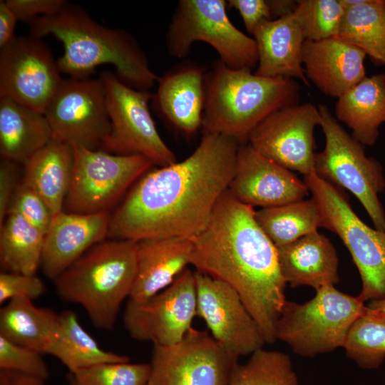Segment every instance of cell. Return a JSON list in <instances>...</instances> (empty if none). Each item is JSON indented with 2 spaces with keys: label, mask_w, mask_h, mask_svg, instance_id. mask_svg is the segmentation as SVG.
<instances>
[{
  "label": "cell",
  "mask_w": 385,
  "mask_h": 385,
  "mask_svg": "<svg viewBox=\"0 0 385 385\" xmlns=\"http://www.w3.org/2000/svg\"><path fill=\"white\" fill-rule=\"evenodd\" d=\"M239 146L228 137L202 133L185 160L152 168L135 182L111 215L108 237L138 242L198 234L228 189Z\"/></svg>",
  "instance_id": "1"
},
{
  "label": "cell",
  "mask_w": 385,
  "mask_h": 385,
  "mask_svg": "<svg viewBox=\"0 0 385 385\" xmlns=\"http://www.w3.org/2000/svg\"><path fill=\"white\" fill-rule=\"evenodd\" d=\"M190 238V265L235 289L265 342L274 343L287 300V283L277 247L257 223L254 207L239 201L227 190L205 227Z\"/></svg>",
  "instance_id": "2"
},
{
  "label": "cell",
  "mask_w": 385,
  "mask_h": 385,
  "mask_svg": "<svg viewBox=\"0 0 385 385\" xmlns=\"http://www.w3.org/2000/svg\"><path fill=\"white\" fill-rule=\"evenodd\" d=\"M28 23L30 35H51L63 43L64 52L57 63L70 77L89 78L97 67L111 64L121 81L139 91H149L159 80L130 34L97 22L78 6L67 2L57 13Z\"/></svg>",
  "instance_id": "3"
},
{
  "label": "cell",
  "mask_w": 385,
  "mask_h": 385,
  "mask_svg": "<svg viewBox=\"0 0 385 385\" xmlns=\"http://www.w3.org/2000/svg\"><path fill=\"white\" fill-rule=\"evenodd\" d=\"M204 88L202 133L222 135L242 145L267 116L297 104L299 87L294 79L263 77L219 61L205 72Z\"/></svg>",
  "instance_id": "4"
},
{
  "label": "cell",
  "mask_w": 385,
  "mask_h": 385,
  "mask_svg": "<svg viewBox=\"0 0 385 385\" xmlns=\"http://www.w3.org/2000/svg\"><path fill=\"white\" fill-rule=\"evenodd\" d=\"M136 269L137 242L112 239L91 247L53 282L61 297L81 306L95 327L112 330Z\"/></svg>",
  "instance_id": "5"
},
{
  "label": "cell",
  "mask_w": 385,
  "mask_h": 385,
  "mask_svg": "<svg viewBox=\"0 0 385 385\" xmlns=\"http://www.w3.org/2000/svg\"><path fill=\"white\" fill-rule=\"evenodd\" d=\"M364 303L334 286L319 289L303 304L286 300L277 323V340L304 357L344 348L354 323L366 311Z\"/></svg>",
  "instance_id": "6"
},
{
  "label": "cell",
  "mask_w": 385,
  "mask_h": 385,
  "mask_svg": "<svg viewBox=\"0 0 385 385\" xmlns=\"http://www.w3.org/2000/svg\"><path fill=\"white\" fill-rule=\"evenodd\" d=\"M304 181L321 212L322 227L339 237L361 277L359 297L364 302L385 298V231L371 228L354 212L339 188L314 172Z\"/></svg>",
  "instance_id": "7"
},
{
  "label": "cell",
  "mask_w": 385,
  "mask_h": 385,
  "mask_svg": "<svg viewBox=\"0 0 385 385\" xmlns=\"http://www.w3.org/2000/svg\"><path fill=\"white\" fill-rule=\"evenodd\" d=\"M323 150L315 154L314 171L327 182L348 190L359 200L374 227L385 231V212L379 199L385 190L380 163L366 156L359 142L340 125L325 105H319Z\"/></svg>",
  "instance_id": "8"
},
{
  "label": "cell",
  "mask_w": 385,
  "mask_h": 385,
  "mask_svg": "<svg viewBox=\"0 0 385 385\" xmlns=\"http://www.w3.org/2000/svg\"><path fill=\"white\" fill-rule=\"evenodd\" d=\"M226 6L224 0L179 1L166 35L170 55L185 57L195 41H203L230 68L252 71L257 67L255 41L233 25Z\"/></svg>",
  "instance_id": "9"
},
{
  "label": "cell",
  "mask_w": 385,
  "mask_h": 385,
  "mask_svg": "<svg viewBox=\"0 0 385 385\" xmlns=\"http://www.w3.org/2000/svg\"><path fill=\"white\" fill-rule=\"evenodd\" d=\"M73 148V174L63 208L66 212H108L154 166L143 155Z\"/></svg>",
  "instance_id": "10"
},
{
  "label": "cell",
  "mask_w": 385,
  "mask_h": 385,
  "mask_svg": "<svg viewBox=\"0 0 385 385\" xmlns=\"http://www.w3.org/2000/svg\"><path fill=\"white\" fill-rule=\"evenodd\" d=\"M98 78L105 88L111 125L101 150L117 155H143L158 167L177 162L150 114L149 101L153 94L130 87L111 71L101 72Z\"/></svg>",
  "instance_id": "11"
},
{
  "label": "cell",
  "mask_w": 385,
  "mask_h": 385,
  "mask_svg": "<svg viewBox=\"0 0 385 385\" xmlns=\"http://www.w3.org/2000/svg\"><path fill=\"white\" fill-rule=\"evenodd\" d=\"M44 115L52 138L72 147L101 150L111 130L105 88L99 78L64 79Z\"/></svg>",
  "instance_id": "12"
},
{
  "label": "cell",
  "mask_w": 385,
  "mask_h": 385,
  "mask_svg": "<svg viewBox=\"0 0 385 385\" xmlns=\"http://www.w3.org/2000/svg\"><path fill=\"white\" fill-rule=\"evenodd\" d=\"M239 357L192 327L178 343L154 346L149 385H225Z\"/></svg>",
  "instance_id": "13"
},
{
  "label": "cell",
  "mask_w": 385,
  "mask_h": 385,
  "mask_svg": "<svg viewBox=\"0 0 385 385\" xmlns=\"http://www.w3.org/2000/svg\"><path fill=\"white\" fill-rule=\"evenodd\" d=\"M61 73L40 38L16 36L0 48V98L44 113L63 82Z\"/></svg>",
  "instance_id": "14"
},
{
  "label": "cell",
  "mask_w": 385,
  "mask_h": 385,
  "mask_svg": "<svg viewBox=\"0 0 385 385\" xmlns=\"http://www.w3.org/2000/svg\"><path fill=\"white\" fill-rule=\"evenodd\" d=\"M196 315L195 272L186 268L170 286L150 299L142 302L128 299L123 321L133 339L168 346L183 339Z\"/></svg>",
  "instance_id": "15"
},
{
  "label": "cell",
  "mask_w": 385,
  "mask_h": 385,
  "mask_svg": "<svg viewBox=\"0 0 385 385\" xmlns=\"http://www.w3.org/2000/svg\"><path fill=\"white\" fill-rule=\"evenodd\" d=\"M318 106L311 103L281 108L251 133L248 143L257 152L304 176L314 172V131L320 125Z\"/></svg>",
  "instance_id": "16"
},
{
  "label": "cell",
  "mask_w": 385,
  "mask_h": 385,
  "mask_svg": "<svg viewBox=\"0 0 385 385\" xmlns=\"http://www.w3.org/2000/svg\"><path fill=\"white\" fill-rule=\"evenodd\" d=\"M195 277L197 315L205 322L211 336L239 358L263 348L264 337L235 289L197 271Z\"/></svg>",
  "instance_id": "17"
},
{
  "label": "cell",
  "mask_w": 385,
  "mask_h": 385,
  "mask_svg": "<svg viewBox=\"0 0 385 385\" xmlns=\"http://www.w3.org/2000/svg\"><path fill=\"white\" fill-rule=\"evenodd\" d=\"M228 191L239 201L262 208L304 200L309 188L292 171L264 156L248 143L240 145Z\"/></svg>",
  "instance_id": "18"
},
{
  "label": "cell",
  "mask_w": 385,
  "mask_h": 385,
  "mask_svg": "<svg viewBox=\"0 0 385 385\" xmlns=\"http://www.w3.org/2000/svg\"><path fill=\"white\" fill-rule=\"evenodd\" d=\"M111 214L61 211L53 216L44 236L41 267L54 279L91 247L108 237Z\"/></svg>",
  "instance_id": "19"
},
{
  "label": "cell",
  "mask_w": 385,
  "mask_h": 385,
  "mask_svg": "<svg viewBox=\"0 0 385 385\" xmlns=\"http://www.w3.org/2000/svg\"><path fill=\"white\" fill-rule=\"evenodd\" d=\"M366 56L359 48L334 37L305 40L302 61L307 78L324 94L338 98L366 77Z\"/></svg>",
  "instance_id": "20"
},
{
  "label": "cell",
  "mask_w": 385,
  "mask_h": 385,
  "mask_svg": "<svg viewBox=\"0 0 385 385\" xmlns=\"http://www.w3.org/2000/svg\"><path fill=\"white\" fill-rule=\"evenodd\" d=\"M190 237H165L137 242V269L128 299L144 302L170 286L190 265Z\"/></svg>",
  "instance_id": "21"
},
{
  "label": "cell",
  "mask_w": 385,
  "mask_h": 385,
  "mask_svg": "<svg viewBox=\"0 0 385 385\" xmlns=\"http://www.w3.org/2000/svg\"><path fill=\"white\" fill-rule=\"evenodd\" d=\"M252 35L258 53L255 74L267 78H297L309 86L302 61L305 38L294 13L262 21Z\"/></svg>",
  "instance_id": "22"
},
{
  "label": "cell",
  "mask_w": 385,
  "mask_h": 385,
  "mask_svg": "<svg viewBox=\"0 0 385 385\" xmlns=\"http://www.w3.org/2000/svg\"><path fill=\"white\" fill-rule=\"evenodd\" d=\"M205 72L192 63L176 67L160 76L153 94L158 112L186 135H192L202 128Z\"/></svg>",
  "instance_id": "23"
},
{
  "label": "cell",
  "mask_w": 385,
  "mask_h": 385,
  "mask_svg": "<svg viewBox=\"0 0 385 385\" xmlns=\"http://www.w3.org/2000/svg\"><path fill=\"white\" fill-rule=\"evenodd\" d=\"M277 250L282 275L291 287L309 286L317 291L339 283L337 253L325 235L311 233Z\"/></svg>",
  "instance_id": "24"
},
{
  "label": "cell",
  "mask_w": 385,
  "mask_h": 385,
  "mask_svg": "<svg viewBox=\"0 0 385 385\" xmlns=\"http://www.w3.org/2000/svg\"><path fill=\"white\" fill-rule=\"evenodd\" d=\"M73 163V148L52 138L24 164L23 181L41 197L53 217L63 211Z\"/></svg>",
  "instance_id": "25"
},
{
  "label": "cell",
  "mask_w": 385,
  "mask_h": 385,
  "mask_svg": "<svg viewBox=\"0 0 385 385\" xmlns=\"http://www.w3.org/2000/svg\"><path fill=\"white\" fill-rule=\"evenodd\" d=\"M335 115L351 129L355 140L373 145L385 123V73L366 76L338 98Z\"/></svg>",
  "instance_id": "26"
},
{
  "label": "cell",
  "mask_w": 385,
  "mask_h": 385,
  "mask_svg": "<svg viewBox=\"0 0 385 385\" xmlns=\"http://www.w3.org/2000/svg\"><path fill=\"white\" fill-rule=\"evenodd\" d=\"M52 139L44 113L8 98H0L1 159L24 164Z\"/></svg>",
  "instance_id": "27"
},
{
  "label": "cell",
  "mask_w": 385,
  "mask_h": 385,
  "mask_svg": "<svg viewBox=\"0 0 385 385\" xmlns=\"http://www.w3.org/2000/svg\"><path fill=\"white\" fill-rule=\"evenodd\" d=\"M58 317L49 308L36 306L31 299H14L0 310V336L45 354Z\"/></svg>",
  "instance_id": "28"
},
{
  "label": "cell",
  "mask_w": 385,
  "mask_h": 385,
  "mask_svg": "<svg viewBox=\"0 0 385 385\" xmlns=\"http://www.w3.org/2000/svg\"><path fill=\"white\" fill-rule=\"evenodd\" d=\"M46 354L57 358L71 374L98 364L130 360L126 356L103 349L81 325L72 310L59 314Z\"/></svg>",
  "instance_id": "29"
},
{
  "label": "cell",
  "mask_w": 385,
  "mask_h": 385,
  "mask_svg": "<svg viewBox=\"0 0 385 385\" xmlns=\"http://www.w3.org/2000/svg\"><path fill=\"white\" fill-rule=\"evenodd\" d=\"M44 236L19 215L9 213L0 226V263L4 271L34 274L41 266Z\"/></svg>",
  "instance_id": "30"
},
{
  "label": "cell",
  "mask_w": 385,
  "mask_h": 385,
  "mask_svg": "<svg viewBox=\"0 0 385 385\" xmlns=\"http://www.w3.org/2000/svg\"><path fill=\"white\" fill-rule=\"evenodd\" d=\"M255 218L267 236L277 246L291 243L322 227L314 198L255 211Z\"/></svg>",
  "instance_id": "31"
},
{
  "label": "cell",
  "mask_w": 385,
  "mask_h": 385,
  "mask_svg": "<svg viewBox=\"0 0 385 385\" xmlns=\"http://www.w3.org/2000/svg\"><path fill=\"white\" fill-rule=\"evenodd\" d=\"M337 38L362 50L376 63L385 65L384 0H365L346 7Z\"/></svg>",
  "instance_id": "32"
},
{
  "label": "cell",
  "mask_w": 385,
  "mask_h": 385,
  "mask_svg": "<svg viewBox=\"0 0 385 385\" xmlns=\"http://www.w3.org/2000/svg\"><path fill=\"white\" fill-rule=\"evenodd\" d=\"M225 385H299L288 354L260 349L244 364L237 363Z\"/></svg>",
  "instance_id": "33"
},
{
  "label": "cell",
  "mask_w": 385,
  "mask_h": 385,
  "mask_svg": "<svg viewBox=\"0 0 385 385\" xmlns=\"http://www.w3.org/2000/svg\"><path fill=\"white\" fill-rule=\"evenodd\" d=\"M344 349L361 369L379 368L385 359V313L367 307L351 327Z\"/></svg>",
  "instance_id": "34"
},
{
  "label": "cell",
  "mask_w": 385,
  "mask_h": 385,
  "mask_svg": "<svg viewBox=\"0 0 385 385\" xmlns=\"http://www.w3.org/2000/svg\"><path fill=\"white\" fill-rule=\"evenodd\" d=\"M346 6L342 0H297L294 11L305 40L337 37Z\"/></svg>",
  "instance_id": "35"
},
{
  "label": "cell",
  "mask_w": 385,
  "mask_h": 385,
  "mask_svg": "<svg viewBox=\"0 0 385 385\" xmlns=\"http://www.w3.org/2000/svg\"><path fill=\"white\" fill-rule=\"evenodd\" d=\"M70 374L78 385H147L150 365L129 361L108 362Z\"/></svg>",
  "instance_id": "36"
},
{
  "label": "cell",
  "mask_w": 385,
  "mask_h": 385,
  "mask_svg": "<svg viewBox=\"0 0 385 385\" xmlns=\"http://www.w3.org/2000/svg\"><path fill=\"white\" fill-rule=\"evenodd\" d=\"M42 355L0 336V369L2 371H15L45 380L49 374Z\"/></svg>",
  "instance_id": "37"
},
{
  "label": "cell",
  "mask_w": 385,
  "mask_h": 385,
  "mask_svg": "<svg viewBox=\"0 0 385 385\" xmlns=\"http://www.w3.org/2000/svg\"><path fill=\"white\" fill-rule=\"evenodd\" d=\"M9 213L19 215L43 234L48 230L53 218L44 200L23 180L19 183L13 195Z\"/></svg>",
  "instance_id": "38"
},
{
  "label": "cell",
  "mask_w": 385,
  "mask_h": 385,
  "mask_svg": "<svg viewBox=\"0 0 385 385\" xmlns=\"http://www.w3.org/2000/svg\"><path fill=\"white\" fill-rule=\"evenodd\" d=\"M46 291L43 282L34 274L2 272L0 274V303L14 299L33 300Z\"/></svg>",
  "instance_id": "39"
},
{
  "label": "cell",
  "mask_w": 385,
  "mask_h": 385,
  "mask_svg": "<svg viewBox=\"0 0 385 385\" xmlns=\"http://www.w3.org/2000/svg\"><path fill=\"white\" fill-rule=\"evenodd\" d=\"M18 21L50 16L59 11L68 2L65 0H5Z\"/></svg>",
  "instance_id": "40"
},
{
  "label": "cell",
  "mask_w": 385,
  "mask_h": 385,
  "mask_svg": "<svg viewBox=\"0 0 385 385\" xmlns=\"http://www.w3.org/2000/svg\"><path fill=\"white\" fill-rule=\"evenodd\" d=\"M227 5L239 12L246 30L252 35L260 22L272 19L267 0H229Z\"/></svg>",
  "instance_id": "41"
},
{
  "label": "cell",
  "mask_w": 385,
  "mask_h": 385,
  "mask_svg": "<svg viewBox=\"0 0 385 385\" xmlns=\"http://www.w3.org/2000/svg\"><path fill=\"white\" fill-rule=\"evenodd\" d=\"M19 183L18 163L1 159L0 164V226L4 223L9 205Z\"/></svg>",
  "instance_id": "42"
},
{
  "label": "cell",
  "mask_w": 385,
  "mask_h": 385,
  "mask_svg": "<svg viewBox=\"0 0 385 385\" xmlns=\"http://www.w3.org/2000/svg\"><path fill=\"white\" fill-rule=\"evenodd\" d=\"M18 19L5 0L0 1V48L16 37L15 28Z\"/></svg>",
  "instance_id": "43"
},
{
  "label": "cell",
  "mask_w": 385,
  "mask_h": 385,
  "mask_svg": "<svg viewBox=\"0 0 385 385\" xmlns=\"http://www.w3.org/2000/svg\"><path fill=\"white\" fill-rule=\"evenodd\" d=\"M0 381L7 385H43V379L23 374L21 373L2 371L0 372Z\"/></svg>",
  "instance_id": "44"
},
{
  "label": "cell",
  "mask_w": 385,
  "mask_h": 385,
  "mask_svg": "<svg viewBox=\"0 0 385 385\" xmlns=\"http://www.w3.org/2000/svg\"><path fill=\"white\" fill-rule=\"evenodd\" d=\"M272 19L289 15L295 11L297 0H267Z\"/></svg>",
  "instance_id": "45"
},
{
  "label": "cell",
  "mask_w": 385,
  "mask_h": 385,
  "mask_svg": "<svg viewBox=\"0 0 385 385\" xmlns=\"http://www.w3.org/2000/svg\"><path fill=\"white\" fill-rule=\"evenodd\" d=\"M366 306L372 310L385 313V298L381 300L369 302Z\"/></svg>",
  "instance_id": "46"
},
{
  "label": "cell",
  "mask_w": 385,
  "mask_h": 385,
  "mask_svg": "<svg viewBox=\"0 0 385 385\" xmlns=\"http://www.w3.org/2000/svg\"><path fill=\"white\" fill-rule=\"evenodd\" d=\"M68 379L69 385H78V384L76 382L71 374H69Z\"/></svg>",
  "instance_id": "47"
},
{
  "label": "cell",
  "mask_w": 385,
  "mask_h": 385,
  "mask_svg": "<svg viewBox=\"0 0 385 385\" xmlns=\"http://www.w3.org/2000/svg\"><path fill=\"white\" fill-rule=\"evenodd\" d=\"M0 385H7L5 382L0 381Z\"/></svg>",
  "instance_id": "48"
},
{
  "label": "cell",
  "mask_w": 385,
  "mask_h": 385,
  "mask_svg": "<svg viewBox=\"0 0 385 385\" xmlns=\"http://www.w3.org/2000/svg\"><path fill=\"white\" fill-rule=\"evenodd\" d=\"M384 7H385V0H384Z\"/></svg>",
  "instance_id": "49"
},
{
  "label": "cell",
  "mask_w": 385,
  "mask_h": 385,
  "mask_svg": "<svg viewBox=\"0 0 385 385\" xmlns=\"http://www.w3.org/2000/svg\"><path fill=\"white\" fill-rule=\"evenodd\" d=\"M147 385H149L148 384Z\"/></svg>",
  "instance_id": "50"
}]
</instances>
